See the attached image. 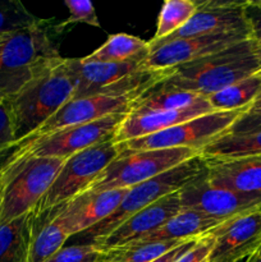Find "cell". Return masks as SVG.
Segmentation results:
<instances>
[{"instance_id": "obj_2", "label": "cell", "mask_w": 261, "mask_h": 262, "mask_svg": "<svg viewBox=\"0 0 261 262\" xmlns=\"http://www.w3.org/2000/svg\"><path fill=\"white\" fill-rule=\"evenodd\" d=\"M48 19L0 37V100H9L26 84L60 63Z\"/></svg>"}, {"instance_id": "obj_36", "label": "cell", "mask_w": 261, "mask_h": 262, "mask_svg": "<svg viewBox=\"0 0 261 262\" xmlns=\"http://www.w3.org/2000/svg\"><path fill=\"white\" fill-rule=\"evenodd\" d=\"M197 239L199 238H194V239H189V241H186V242L181 243L179 246H177V247H174L173 250H170L169 252L164 253V255H161L160 257L155 258V260H153L151 262H174L177 260L178 257H181L182 255H183L186 251H188L189 248L192 247V246L194 245V243L197 242Z\"/></svg>"}, {"instance_id": "obj_5", "label": "cell", "mask_w": 261, "mask_h": 262, "mask_svg": "<svg viewBox=\"0 0 261 262\" xmlns=\"http://www.w3.org/2000/svg\"><path fill=\"white\" fill-rule=\"evenodd\" d=\"M204 170L205 159L202 158V155H199L179 164L176 168L160 176L154 177L143 183L132 187L128 189L124 199L112 215L79 235H82L83 239L89 241V243L104 238L136 212L146 209L168 194L181 191Z\"/></svg>"}, {"instance_id": "obj_8", "label": "cell", "mask_w": 261, "mask_h": 262, "mask_svg": "<svg viewBox=\"0 0 261 262\" xmlns=\"http://www.w3.org/2000/svg\"><path fill=\"white\" fill-rule=\"evenodd\" d=\"M248 109L250 107L233 112L209 113L161 132L117 143L118 150H161L182 147L201 152L209 143L227 133Z\"/></svg>"}, {"instance_id": "obj_35", "label": "cell", "mask_w": 261, "mask_h": 262, "mask_svg": "<svg viewBox=\"0 0 261 262\" xmlns=\"http://www.w3.org/2000/svg\"><path fill=\"white\" fill-rule=\"evenodd\" d=\"M261 129V114H243L228 132L243 133Z\"/></svg>"}, {"instance_id": "obj_6", "label": "cell", "mask_w": 261, "mask_h": 262, "mask_svg": "<svg viewBox=\"0 0 261 262\" xmlns=\"http://www.w3.org/2000/svg\"><path fill=\"white\" fill-rule=\"evenodd\" d=\"M199 155H201L199 151L182 147L161 150H122L90 183L84 192L132 188Z\"/></svg>"}, {"instance_id": "obj_37", "label": "cell", "mask_w": 261, "mask_h": 262, "mask_svg": "<svg viewBox=\"0 0 261 262\" xmlns=\"http://www.w3.org/2000/svg\"><path fill=\"white\" fill-rule=\"evenodd\" d=\"M247 114H261V94L258 95L248 109Z\"/></svg>"}, {"instance_id": "obj_9", "label": "cell", "mask_w": 261, "mask_h": 262, "mask_svg": "<svg viewBox=\"0 0 261 262\" xmlns=\"http://www.w3.org/2000/svg\"><path fill=\"white\" fill-rule=\"evenodd\" d=\"M118 154V145L112 140L72 155L64 161L54 182L35 209L37 211L54 209L84 192Z\"/></svg>"}, {"instance_id": "obj_30", "label": "cell", "mask_w": 261, "mask_h": 262, "mask_svg": "<svg viewBox=\"0 0 261 262\" xmlns=\"http://www.w3.org/2000/svg\"><path fill=\"white\" fill-rule=\"evenodd\" d=\"M66 7L69 10V17L64 22L54 27L55 32H59L64 27L74 23H84L92 27H100V20L97 18L95 8L89 0H66Z\"/></svg>"}, {"instance_id": "obj_20", "label": "cell", "mask_w": 261, "mask_h": 262, "mask_svg": "<svg viewBox=\"0 0 261 262\" xmlns=\"http://www.w3.org/2000/svg\"><path fill=\"white\" fill-rule=\"evenodd\" d=\"M32 239L28 262H46L64 247L69 234L56 219V207L46 211L33 209Z\"/></svg>"}, {"instance_id": "obj_24", "label": "cell", "mask_w": 261, "mask_h": 262, "mask_svg": "<svg viewBox=\"0 0 261 262\" xmlns=\"http://www.w3.org/2000/svg\"><path fill=\"white\" fill-rule=\"evenodd\" d=\"M204 159H233L261 155V129L224 133L201 151Z\"/></svg>"}, {"instance_id": "obj_40", "label": "cell", "mask_w": 261, "mask_h": 262, "mask_svg": "<svg viewBox=\"0 0 261 262\" xmlns=\"http://www.w3.org/2000/svg\"><path fill=\"white\" fill-rule=\"evenodd\" d=\"M260 255H261V251H260Z\"/></svg>"}, {"instance_id": "obj_31", "label": "cell", "mask_w": 261, "mask_h": 262, "mask_svg": "<svg viewBox=\"0 0 261 262\" xmlns=\"http://www.w3.org/2000/svg\"><path fill=\"white\" fill-rule=\"evenodd\" d=\"M104 251L100 250L94 243L76 246H64L46 262H101Z\"/></svg>"}, {"instance_id": "obj_14", "label": "cell", "mask_w": 261, "mask_h": 262, "mask_svg": "<svg viewBox=\"0 0 261 262\" xmlns=\"http://www.w3.org/2000/svg\"><path fill=\"white\" fill-rule=\"evenodd\" d=\"M246 40H251V36L245 33H215L159 43L150 49V54L145 59V68L170 69Z\"/></svg>"}, {"instance_id": "obj_11", "label": "cell", "mask_w": 261, "mask_h": 262, "mask_svg": "<svg viewBox=\"0 0 261 262\" xmlns=\"http://www.w3.org/2000/svg\"><path fill=\"white\" fill-rule=\"evenodd\" d=\"M133 101L135 100L132 97H115L105 96V95L71 100L64 104L55 114L51 115L46 122H44L40 127L36 128L32 133L26 136L22 140L12 143L10 146L27 145V143L40 140L45 136L73 127V125L94 122V120L101 119V118L115 114V113L129 112V106Z\"/></svg>"}, {"instance_id": "obj_39", "label": "cell", "mask_w": 261, "mask_h": 262, "mask_svg": "<svg viewBox=\"0 0 261 262\" xmlns=\"http://www.w3.org/2000/svg\"><path fill=\"white\" fill-rule=\"evenodd\" d=\"M258 55H260V59H261V51H260V53H258Z\"/></svg>"}, {"instance_id": "obj_38", "label": "cell", "mask_w": 261, "mask_h": 262, "mask_svg": "<svg viewBox=\"0 0 261 262\" xmlns=\"http://www.w3.org/2000/svg\"><path fill=\"white\" fill-rule=\"evenodd\" d=\"M246 262H261V255H260V253H257V255H255L253 257L248 258V260Z\"/></svg>"}, {"instance_id": "obj_29", "label": "cell", "mask_w": 261, "mask_h": 262, "mask_svg": "<svg viewBox=\"0 0 261 262\" xmlns=\"http://www.w3.org/2000/svg\"><path fill=\"white\" fill-rule=\"evenodd\" d=\"M40 20L20 2H0V37L33 27Z\"/></svg>"}, {"instance_id": "obj_3", "label": "cell", "mask_w": 261, "mask_h": 262, "mask_svg": "<svg viewBox=\"0 0 261 262\" xmlns=\"http://www.w3.org/2000/svg\"><path fill=\"white\" fill-rule=\"evenodd\" d=\"M76 83L74 58H63L60 63L26 84L12 99L5 100L12 115L14 142L32 133L71 101Z\"/></svg>"}, {"instance_id": "obj_26", "label": "cell", "mask_w": 261, "mask_h": 262, "mask_svg": "<svg viewBox=\"0 0 261 262\" xmlns=\"http://www.w3.org/2000/svg\"><path fill=\"white\" fill-rule=\"evenodd\" d=\"M260 94L261 71L210 95L206 100L215 112H233L250 107Z\"/></svg>"}, {"instance_id": "obj_12", "label": "cell", "mask_w": 261, "mask_h": 262, "mask_svg": "<svg viewBox=\"0 0 261 262\" xmlns=\"http://www.w3.org/2000/svg\"><path fill=\"white\" fill-rule=\"evenodd\" d=\"M207 235L212 238L207 262H246L261 251V211L222 223Z\"/></svg>"}, {"instance_id": "obj_41", "label": "cell", "mask_w": 261, "mask_h": 262, "mask_svg": "<svg viewBox=\"0 0 261 262\" xmlns=\"http://www.w3.org/2000/svg\"><path fill=\"white\" fill-rule=\"evenodd\" d=\"M0 101H3V100H0Z\"/></svg>"}, {"instance_id": "obj_7", "label": "cell", "mask_w": 261, "mask_h": 262, "mask_svg": "<svg viewBox=\"0 0 261 262\" xmlns=\"http://www.w3.org/2000/svg\"><path fill=\"white\" fill-rule=\"evenodd\" d=\"M129 112L115 113L101 119L73 125L45 136L27 145L9 146L0 154V163L17 158H58L67 160L82 150L114 140Z\"/></svg>"}, {"instance_id": "obj_17", "label": "cell", "mask_w": 261, "mask_h": 262, "mask_svg": "<svg viewBox=\"0 0 261 262\" xmlns=\"http://www.w3.org/2000/svg\"><path fill=\"white\" fill-rule=\"evenodd\" d=\"M148 54H140L123 63H83L81 59H74L77 83L72 100L96 95L107 96L118 82L145 68V59Z\"/></svg>"}, {"instance_id": "obj_15", "label": "cell", "mask_w": 261, "mask_h": 262, "mask_svg": "<svg viewBox=\"0 0 261 262\" xmlns=\"http://www.w3.org/2000/svg\"><path fill=\"white\" fill-rule=\"evenodd\" d=\"M128 189L82 192L56 207V219L61 223L69 237L82 234L112 215L124 199Z\"/></svg>"}, {"instance_id": "obj_4", "label": "cell", "mask_w": 261, "mask_h": 262, "mask_svg": "<svg viewBox=\"0 0 261 262\" xmlns=\"http://www.w3.org/2000/svg\"><path fill=\"white\" fill-rule=\"evenodd\" d=\"M58 158H17L0 163V225L35 209L64 164Z\"/></svg>"}, {"instance_id": "obj_21", "label": "cell", "mask_w": 261, "mask_h": 262, "mask_svg": "<svg viewBox=\"0 0 261 262\" xmlns=\"http://www.w3.org/2000/svg\"><path fill=\"white\" fill-rule=\"evenodd\" d=\"M222 224L215 217L194 209H182L165 223L160 229L142 241H183L194 239L207 234L210 230Z\"/></svg>"}, {"instance_id": "obj_28", "label": "cell", "mask_w": 261, "mask_h": 262, "mask_svg": "<svg viewBox=\"0 0 261 262\" xmlns=\"http://www.w3.org/2000/svg\"><path fill=\"white\" fill-rule=\"evenodd\" d=\"M197 9L193 0H165L156 23L155 36L151 41L164 40L187 25Z\"/></svg>"}, {"instance_id": "obj_22", "label": "cell", "mask_w": 261, "mask_h": 262, "mask_svg": "<svg viewBox=\"0 0 261 262\" xmlns=\"http://www.w3.org/2000/svg\"><path fill=\"white\" fill-rule=\"evenodd\" d=\"M33 209L0 225V262H28L32 239Z\"/></svg>"}, {"instance_id": "obj_32", "label": "cell", "mask_w": 261, "mask_h": 262, "mask_svg": "<svg viewBox=\"0 0 261 262\" xmlns=\"http://www.w3.org/2000/svg\"><path fill=\"white\" fill-rule=\"evenodd\" d=\"M245 15L250 30L251 40L253 41L257 53L261 51V0L245 2Z\"/></svg>"}, {"instance_id": "obj_16", "label": "cell", "mask_w": 261, "mask_h": 262, "mask_svg": "<svg viewBox=\"0 0 261 262\" xmlns=\"http://www.w3.org/2000/svg\"><path fill=\"white\" fill-rule=\"evenodd\" d=\"M182 209L183 207H182L179 192L168 194L128 217L104 238H100L91 243H94L100 250H107V248L119 247L127 243L142 241L160 229Z\"/></svg>"}, {"instance_id": "obj_1", "label": "cell", "mask_w": 261, "mask_h": 262, "mask_svg": "<svg viewBox=\"0 0 261 262\" xmlns=\"http://www.w3.org/2000/svg\"><path fill=\"white\" fill-rule=\"evenodd\" d=\"M260 71L261 59L255 43L252 40H246L174 67L170 76L161 84L207 97Z\"/></svg>"}, {"instance_id": "obj_19", "label": "cell", "mask_w": 261, "mask_h": 262, "mask_svg": "<svg viewBox=\"0 0 261 262\" xmlns=\"http://www.w3.org/2000/svg\"><path fill=\"white\" fill-rule=\"evenodd\" d=\"M214 112L215 110L210 106L207 100L201 99L196 104L179 110L151 112L143 113V114H129L128 113L127 118L120 124L113 141L115 143H122L125 141L146 137V136L165 130L174 125L193 119V118Z\"/></svg>"}, {"instance_id": "obj_33", "label": "cell", "mask_w": 261, "mask_h": 262, "mask_svg": "<svg viewBox=\"0 0 261 262\" xmlns=\"http://www.w3.org/2000/svg\"><path fill=\"white\" fill-rule=\"evenodd\" d=\"M212 247V238L205 234L174 262H207Z\"/></svg>"}, {"instance_id": "obj_18", "label": "cell", "mask_w": 261, "mask_h": 262, "mask_svg": "<svg viewBox=\"0 0 261 262\" xmlns=\"http://www.w3.org/2000/svg\"><path fill=\"white\" fill-rule=\"evenodd\" d=\"M205 174L215 187L261 196V155L205 159Z\"/></svg>"}, {"instance_id": "obj_34", "label": "cell", "mask_w": 261, "mask_h": 262, "mask_svg": "<svg viewBox=\"0 0 261 262\" xmlns=\"http://www.w3.org/2000/svg\"><path fill=\"white\" fill-rule=\"evenodd\" d=\"M15 141L9 105L5 100L0 101V154Z\"/></svg>"}, {"instance_id": "obj_13", "label": "cell", "mask_w": 261, "mask_h": 262, "mask_svg": "<svg viewBox=\"0 0 261 262\" xmlns=\"http://www.w3.org/2000/svg\"><path fill=\"white\" fill-rule=\"evenodd\" d=\"M215 33L250 35L245 15V2H219V0L197 2L196 12L187 22V25L164 40H148V46L151 49L159 43L178 40V38L215 35Z\"/></svg>"}, {"instance_id": "obj_25", "label": "cell", "mask_w": 261, "mask_h": 262, "mask_svg": "<svg viewBox=\"0 0 261 262\" xmlns=\"http://www.w3.org/2000/svg\"><path fill=\"white\" fill-rule=\"evenodd\" d=\"M143 53H150L148 41L127 33H117L109 36L99 49L81 60L83 63H123Z\"/></svg>"}, {"instance_id": "obj_10", "label": "cell", "mask_w": 261, "mask_h": 262, "mask_svg": "<svg viewBox=\"0 0 261 262\" xmlns=\"http://www.w3.org/2000/svg\"><path fill=\"white\" fill-rule=\"evenodd\" d=\"M179 196L183 209L199 210L222 223L261 211L260 194L240 193L212 186L205 170L183 187Z\"/></svg>"}, {"instance_id": "obj_27", "label": "cell", "mask_w": 261, "mask_h": 262, "mask_svg": "<svg viewBox=\"0 0 261 262\" xmlns=\"http://www.w3.org/2000/svg\"><path fill=\"white\" fill-rule=\"evenodd\" d=\"M186 242V241H183ZM183 242L177 241H137L104 251L101 262H151Z\"/></svg>"}, {"instance_id": "obj_23", "label": "cell", "mask_w": 261, "mask_h": 262, "mask_svg": "<svg viewBox=\"0 0 261 262\" xmlns=\"http://www.w3.org/2000/svg\"><path fill=\"white\" fill-rule=\"evenodd\" d=\"M201 99H206L193 92L165 87L161 83L146 91L135 100L129 106V114H143L151 112H169L179 110L196 104Z\"/></svg>"}]
</instances>
